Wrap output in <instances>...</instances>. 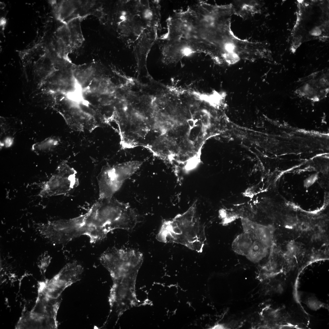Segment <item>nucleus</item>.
<instances>
[{
  "mask_svg": "<svg viewBox=\"0 0 329 329\" xmlns=\"http://www.w3.org/2000/svg\"><path fill=\"white\" fill-rule=\"evenodd\" d=\"M231 4L217 5L202 20L200 29L204 53L219 64L234 65L251 57L259 47L258 42L241 39L231 28Z\"/></svg>",
  "mask_w": 329,
  "mask_h": 329,
  "instance_id": "nucleus-1",
  "label": "nucleus"
},
{
  "mask_svg": "<svg viewBox=\"0 0 329 329\" xmlns=\"http://www.w3.org/2000/svg\"><path fill=\"white\" fill-rule=\"evenodd\" d=\"M116 228V215L107 199H99L83 214L56 220L55 224V234L61 243L83 235L89 238L90 243H95L104 239Z\"/></svg>",
  "mask_w": 329,
  "mask_h": 329,
  "instance_id": "nucleus-2",
  "label": "nucleus"
},
{
  "mask_svg": "<svg viewBox=\"0 0 329 329\" xmlns=\"http://www.w3.org/2000/svg\"><path fill=\"white\" fill-rule=\"evenodd\" d=\"M117 31L134 54L150 49L158 38L159 28L149 22L137 9L134 0H122L118 5Z\"/></svg>",
  "mask_w": 329,
  "mask_h": 329,
  "instance_id": "nucleus-3",
  "label": "nucleus"
},
{
  "mask_svg": "<svg viewBox=\"0 0 329 329\" xmlns=\"http://www.w3.org/2000/svg\"><path fill=\"white\" fill-rule=\"evenodd\" d=\"M197 200L184 213L164 220L156 236L158 241L174 243L201 253L206 240L204 227L195 219Z\"/></svg>",
  "mask_w": 329,
  "mask_h": 329,
  "instance_id": "nucleus-4",
  "label": "nucleus"
},
{
  "mask_svg": "<svg viewBox=\"0 0 329 329\" xmlns=\"http://www.w3.org/2000/svg\"><path fill=\"white\" fill-rule=\"evenodd\" d=\"M143 254L134 249L110 248L104 252L99 259L112 278L119 279L134 275L143 260Z\"/></svg>",
  "mask_w": 329,
  "mask_h": 329,
  "instance_id": "nucleus-5",
  "label": "nucleus"
},
{
  "mask_svg": "<svg viewBox=\"0 0 329 329\" xmlns=\"http://www.w3.org/2000/svg\"><path fill=\"white\" fill-rule=\"evenodd\" d=\"M143 162L131 161L105 166L97 177L100 199L111 198L125 182L141 167Z\"/></svg>",
  "mask_w": 329,
  "mask_h": 329,
  "instance_id": "nucleus-6",
  "label": "nucleus"
},
{
  "mask_svg": "<svg viewBox=\"0 0 329 329\" xmlns=\"http://www.w3.org/2000/svg\"><path fill=\"white\" fill-rule=\"evenodd\" d=\"M79 184L77 172L64 161L58 166L55 172L43 184L38 195L44 198L65 195Z\"/></svg>",
  "mask_w": 329,
  "mask_h": 329,
  "instance_id": "nucleus-7",
  "label": "nucleus"
},
{
  "mask_svg": "<svg viewBox=\"0 0 329 329\" xmlns=\"http://www.w3.org/2000/svg\"><path fill=\"white\" fill-rule=\"evenodd\" d=\"M294 91L298 97L313 102H319L327 97L329 92L328 73L318 72L309 75Z\"/></svg>",
  "mask_w": 329,
  "mask_h": 329,
  "instance_id": "nucleus-8",
  "label": "nucleus"
},
{
  "mask_svg": "<svg viewBox=\"0 0 329 329\" xmlns=\"http://www.w3.org/2000/svg\"><path fill=\"white\" fill-rule=\"evenodd\" d=\"M162 62L166 64L176 63L184 57L196 53L186 41L181 39L159 40Z\"/></svg>",
  "mask_w": 329,
  "mask_h": 329,
  "instance_id": "nucleus-9",
  "label": "nucleus"
},
{
  "mask_svg": "<svg viewBox=\"0 0 329 329\" xmlns=\"http://www.w3.org/2000/svg\"><path fill=\"white\" fill-rule=\"evenodd\" d=\"M241 220L243 232L248 234L253 241H261L271 246L273 233L271 227L258 224L246 218H242Z\"/></svg>",
  "mask_w": 329,
  "mask_h": 329,
  "instance_id": "nucleus-10",
  "label": "nucleus"
},
{
  "mask_svg": "<svg viewBox=\"0 0 329 329\" xmlns=\"http://www.w3.org/2000/svg\"><path fill=\"white\" fill-rule=\"evenodd\" d=\"M230 4L233 14L244 19L253 16L260 12V3L257 1L237 0Z\"/></svg>",
  "mask_w": 329,
  "mask_h": 329,
  "instance_id": "nucleus-11",
  "label": "nucleus"
},
{
  "mask_svg": "<svg viewBox=\"0 0 329 329\" xmlns=\"http://www.w3.org/2000/svg\"><path fill=\"white\" fill-rule=\"evenodd\" d=\"M279 310H274L271 308H266L260 313L261 321L263 323L262 327L267 328H276L288 326L285 324V319L281 314Z\"/></svg>",
  "mask_w": 329,
  "mask_h": 329,
  "instance_id": "nucleus-12",
  "label": "nucleus"
},
{
  "mask_svg": "<svg viewBox=\"0 0 329 329\" xmlns=\"http://www.w3.org/2000/svg\"><path fill=\"white\" fill-rule=\"evenodd\" d=\"M81 20L80 17H77L65 24L69 31L73 51L79 48L84 40L81 29Z\"/></svg>",
  "mask_w": 329,
  "mask_h": 329,
  "instance_id": "nucleus-13",
  "label": "nucleus"
},
{
  "mask_svg": "<svg viewBox=\"0 0 329 329\" xmlns=\"http://www.w3.org/2000/svg\"><path fill=\"white\" fill-rule=\"evenodd\" d=\"M270 246L263 241L254 240L246 256L252 262L257 263L266 256Z\"/></svg>",
  "mask_w": 329,
  "mask_h": 329,
  "instance_id": "nucleus-14",
  "label": "nucleus"
},
{
  "mask_svg": "<svg viewBox=\"0 0 329 329\" xmlns=\"http://www.w3.org/2000/svg\"><path fill=\"white\" fill-rule=\"evenodd\" d=\"M90 86L93 91L108 95L114 94L117 88L111 80L107 78H94Z\"/></svg>",
  "mask_w": 329,
  "mask_h": 329,
  "instance_id": "nucleus-15",
  "label": "nucleus"
},
{
  "mask_svg": "<svg viewBox=\"0 0 329 329\" xmlns=\"http://www.w3.org/2000/svg\"><path fill=\"white\" fill-rule=\"evenodd\" d=\"M253 242L248 234L243 232L238 235L233 241L232 244V249L238 254L246 256Z\"/></svg>",
  "mask_w": 329,
  "mask_h": 329,
  "instance_id": "nucleus-16",
  "label": "nucleus"
},
{
  "mask_svg": "<svg viewBox=\"0 0 329 329\" xmlns=\"http://www.w3.org/2000/svg\"><path fill=\"white\" fill-rule=\"evenodd\" d=\"M55 36L56 43L59 46L65 49L68 54L73 51L70 33L66 24L58 29Z\"/></svg>",
  "mask_w": 329,
  "mask_h": 329,
  "instance_id": "nucleus-17",
  "label": "nucleus"
},
{
  "mask_svg": "<svg viewBox=\"0 0 329 329\" xmlns=\"http://www.w3.org/2000/svg\"><path fill=\"white\" fill-rule=\"evenodd\" d=\"M60 139L56 136L48 137L34 144L32 150L36 152H48L52 150L60 143Z\"/></svg>",
  "mask_w": 329,
  "mask_h": 329,
  "instance_id": "nucleus-18",
  "label": "nucleus"
},
{
  "mask_svg": "<svg viewBox=\"0 0 329 329\" xmlns=\"http://www.w3.org/2000/svg\"><path fill=\"white\" fill-rule=\"evenodd\" d=\"M94 72L91 67H82L76 69L74 72L75 78L81 85H84L91 81Z\"/></svg>",
  "mask_w": 329,
  "mask_h": 329,
  "instance_id": "nucleus-19",
  "label": "nucleus"
},
{
  "mask_svg": "<svg viewBox=\"0 0 329 329\" xmlns=\"http://www.w3.org/2000/svg\"><path fill=\"white\" fill-rule=\"evenodd\" d=\"M317 178L316 176L315 175L311 176L308 178L306 181L305 185L308 186H310L315 181Z\"/></svg>",
  "mask_w": 329,
  "mask_h": 329,
  "instance_id": "nucleus-20",
  "label": "nucleus"
},
{
  "mask_svg": "<svg viewBox=\"0 0 329 329\" xmlns=\"http://www.w3.org/2000/svg\"><path fill=\"white\" fill-rule=\"evenodd\" d=\"M310 33L313 36H318L321 34V31L320 28L318 27H316L311 31Z\"/></svg>",
  "mask_w": 329,
  "mask_h": 329,
  "instance_id": "nucleus-21",
  "label": "nucleus"
},
{
  "mask_svg": "<svg viewBox=\"0 0 329 329\" xmlns=\"http://www.w3.org/2000/svg\"><path fill=\"white\" fill-rule=\"evenodd\" d=\"M225 327L223 324H218L212 327L211 329H225Z\"/></svg>",
  "mask_w": 329,
  "mask_h": 329,
  "instance_id": "nucleus-22",
  "label": "nucleus"
}]
</instances>
